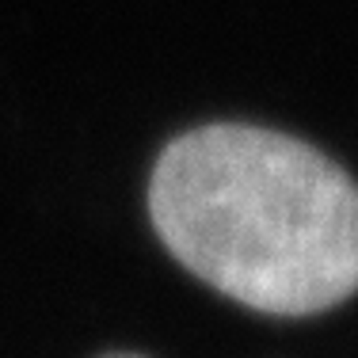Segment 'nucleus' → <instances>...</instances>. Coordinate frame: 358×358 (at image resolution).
I'll return each mask as SVG.
<instances>
[{
    "label": "nucleus",
    "instance_id": "f257e3e1",
    "mask_svg": "<svg viewBox=\"0 0 358 358\" xmlns=\"http://www.w3.org/2000/svg\"><path fill=\"white\" fill-rule=\"evenodd\" d=\"M149 217L187 271L255 313L313 317L355 294V183L289 134L244 122L179 134L152 164Z\"/></svg>",
    "mask_w": 358,
    "mask_h": 358
},
{
    "label": "nucleus",
    "instance_id": "f03ea898",
    "mask_svg": "<svg viewBox=\"0 0 358 358\" xmlns=\"http://www.w3.org/2000/svg\"><path fill=\"white\" fill-rule=\"evenodd\" d=\"M103 358H145V355H103Z\"/></svg>",
    "mask_w": 358,
    "mask_h": 358
}]
</instances>
